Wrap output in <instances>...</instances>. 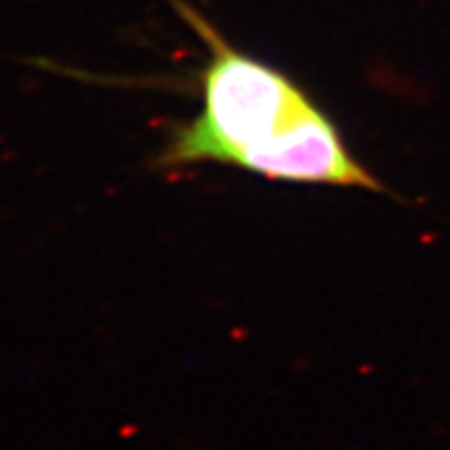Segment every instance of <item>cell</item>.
I'll list each match as a JSON object with an SVG mask.
<instances>
[{"instance_id":"6da1fadb","label":"cell","mask_w":450,"mask_h":450,"mask_svg":"<svg viewBox=\"0 0 450 450\" xmlns=\"http://www.w3.org/2000/svg\"><path fill=\"white\" fill-rule=\"evenodd\" d=\"M206 48L200 111L176 127L159 169L217 163L269 181L388 194L346 144L330 113L286 71L234 46L204 15L178 2Z\"/></svg>"}]
</instances>
